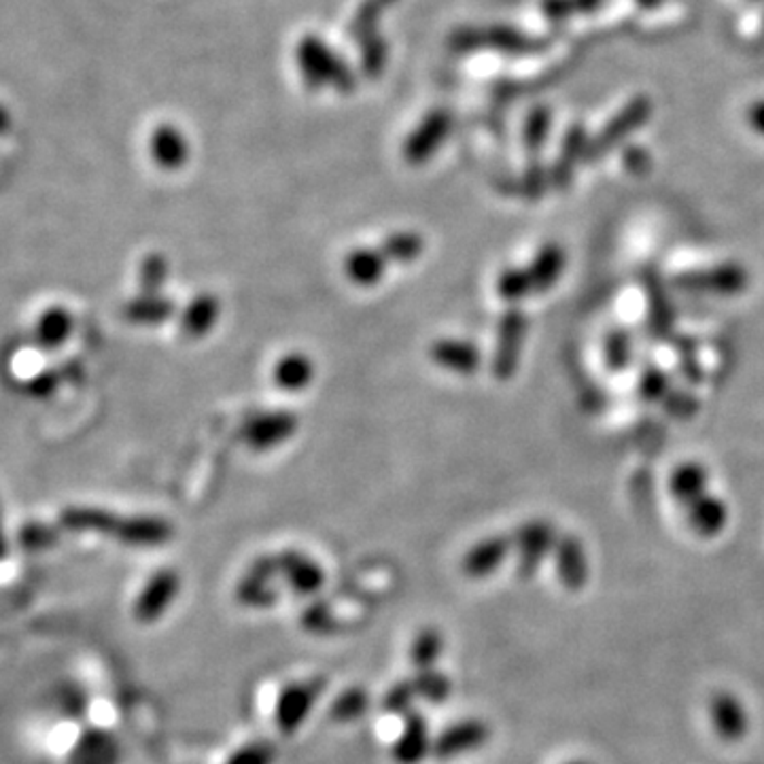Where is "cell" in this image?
<instances>
[{
  "mask_svg": "<svg viewBox=\"0 0 764 764\" xmlns=\"http://www.w3.org/2000/svg\"><path fill=\"white\" fill-rule=\"evenodd\" d=\"M181 593V575L177 570L153 573L135 601V619L143 624L160 621Z\"/></svg>",
  "mask_w": 764,
  "mask_h": 764,
  "instance_id": "cell-9",
  "label": "cell"
},
{
  "mask_svg": "<svg viewBox=\"0 0 764 764\" xmlns=\"http://www.w3.org/2000/svg\"><path fill=\"white\" fill-rule=\"evenodd\" d=\"M728 521L726 506L712 495H703L688 506V523L701 537H714Z\"/></svg>",
  "mask_w": 764,
  "mask_h": 764,
  "instance_id": "cell-24",
  "label": "cell"
},
{
  "mask_svg": "<svg viewBox=\"0 0 764 764\" xmlns=\"http://www.w3.org/2000/svg\"><path fill=\"white\" fill-rule=\"evenodd\" d=\"M710 720H712V726H714L717 737L722 741H730V743L743 739L748 733V724H750L741 701L726 690H717L712 695Z\"/></svg>",
  "mask_w": 764,
  "mask_h": 764,
  "instance_id": "cell-16",
  "label": "cell"
},
{
  "mask_svg": "<svg viewBox=\"0 0 764 764\" xmlns=\"http://www.w3.org/2000/svg\"><path fill=\"white\" fill-rule=\"evenodd\" d=\"M277 748L270 741H251L239 748L226 764H275Z\"/></svg>",
  "mask_w": 764,
  "mask_h": 764,
  "instance_id": "cell-38",
  "label": "cell"
},
{
  "mask_svg": "<svg viewBox=\"0 0 764 764\" xmlns=\"http://www.w3.org/2000/svg\"><path fill=\"white\" fill-rule=\"evenodd\" d=\"M4 555V537H2V526H0V559Z\"/></svg>",
  "mask_w": 764,
  "mask_h": 764,
  "instance_id": "cell-47",
  "label": "cell"
},
{
  "mask_svg": "<svg viewBox=\"0 0 764 764\" xmlns=\"http://www.w3.org/2000/svg\"><path fill=\"white\" fill-rule=\"evenodd\" d=\"M708 480L710 474L701 463H684L673 472L668 488H671V495L688 508L692 501L705 495Z\"/></svg>",
  "mask_w": 764,
  "mask_h": 764,
  "instance_id": "cell-27",
  "label": "cell"
},
{
  "mask_svg": "<svg viewBox=\"0 0 764 764\" xmlns=\"http://www.w3.org/2000/svg\"><path fill=\"white\" fill-rule=\"evenodd\" d=\"M173 535V525L160 517H119V525L113 537L132 548H160L170 542Z\"/></svg>",
  "mask_w": 764,
  "mask_h": 764,
  "instance_id": "cell-15",
  "label": "cell"
},
{
  "mask_svg": "<svg viewBox=\"0 0 764 764\" xmlns=\"http://www.w3.org/2000/svg\"><path fill=\"white\" fill-rule=\"evenodd\" d=\"M326 690L323 677L293 682L283 688L275 708V722L283 735H293L310 716L319 695Z\"/></svg>",
  "mask_w": 764,
  "mask_h": 764,
  "instance_id": "cell-5",
  "label": "cell"
},
{
  "mask_svg": "<svg viewBox=\"0 0 764 764\" xmlns=\"http://www.w3.org/2000/svg\"><path fill=\"white\" fill-rule=\"evenodd\" d=\"M73 328H75L73 315L62 306H53L41 315L37 323V340L46 348H58L71 338Z\"/></svg>",
  "mask_w": 764,
  "mask_h": 764,
  "instance_id": "cell-28",
  "label": "cell"
},
{
  "mask_svg": "<svg viewBox=\"0 0 764 764\" xmlns=\"http://www.w3.org/2000/svg\"><path fill=\"white\" fill-rule=\"evenodd\" d=\"M491 739V728L486 722L472 717V720H461L450 726H446L435 739H433V756L440 761H453L466 754L478 752L486 746Z\"/></svg>",
  "mask_w": 764,
  "mask_h": 764,
  "instance_id": "cell-8",
  "label": "cell"
},
{
  "mask_svg": "<svg viewBox=\"0 0 764 764\" xmlns=\"http://www.w3.org/2000/svg\"><path fill=\"white\" fill-rule=\"evenodd\" d=\"M297 417L289 410H272L255 415L246 421L242 437L253 450H270L285 444L297 431Z\"/></svg>",
  "mask_w": 764,
  "mask_h": 764,
  "instance_id": "cell-10",
  "label": "cell"
},
{
  "mask_svg": "<svg viewBox=\"0 0 764 764\" xmlns=\"http://www.w3.org/2000/svg\"><path fill=\"white\" fill-rule=\"evenodd\" d=\"M750 285V275L737 264H722L701 272H686L673 279V286L684 293L737 295Z\"/></svg>",
  "mask_w": 764,
  "mask_h": 764,
  "instance_id": "cell-7",
  "label": "cell"
},
{
  "mask_svg": "<svg viewBox=\"0 0 764 764\" xmlns=\"http://www.w3.org/2000/svg\"><path fill=\"white\" fill-rule=\"evenodd\" d=\"M444 654V635L435 626H425L417 633L410 648V661L417 671L433 668L437 659Z\"/></svg>",
  "mask_w": 764,
  "mask_h": 764,
  "instance_id": "cell-30",
  "label": "cell"
},
{
  "mask_svg": "<svg viewBox=\"0 0 764 764\" xmlns=\"http://www.w3.org/2000/svg\"><path fill=\"white\" fill-rule=\"evenodd\" d=\"M555 568L559 582L568 590H582L588 582L590 568H588V557L584 550V544L575 535H563L557 539L555 546Z\"/></svg>",
  "mask_w": 764,
  "mask_h": 764,
  "instance_id": "cell-14",
  "label": "cell"
},
{
  "mask_svg": "<svg viewBox=\"0 0 764 764\" xmlns=\"http://www.w3.org/2000/svg\"><path fill=\"white\" fill-rule=\"evenodd\" d=\"M279 559V570L285 577L289 588L300 595V597H315L323 584H326V573L315 563L310 557H306L300 550H285L277 555Z\"/></svg>",
  "mask_w": 764,
  "mask_h": 764,
  "instance_id": "cell-13",
  "label": "cell"
},
{
  "mask_svg": "<svg viewBox=\"0 0 764 764\" xmlns=\"http://www.w3.org/2000/svg\"><path fill=\"white\" fill-rule=\"evenodd\" d=\"M646 117H648V102L639 100V102L631 104L628 109H624L621 115L601 132L597 144H595L593 149H588V151H595V153H593L595 157L603 155L610 147L621 143L622 139H624L628 132H633L635 128H639V126L646 122Z\"/></svg>",
  "mask_w": 764,
  "mask_h": 764,
  "instance_id": "cell-25",
  "label": "cell"
},
{
  "mask_svg": "<svg viewBox=\"0 0 764 764\" xmlns=\"http://www.w3.org/2000/svg\"><path fill=\"white\" fill-rule=\"evenodd\" d=\"M60 384V374L55 372H43L39 374L35 381L28 384V391L35 395V397H49Z\"/></svg>",
  "mask_w": 764,
  "mask_h": 764,
  "instance_id": "cell-44",
  "label": "cell"
},
{
  "mask_svg": "<svg viewBox=\"0 0 764 764\" xmlns=\"http://www.w3.org/2000/svg\"><path fill=\"white\" fill-rule=\"evenodd\" d=\"M624 162L633 173H644L648 166V155L639 149H631V153L624 155Z\"/></svg>",
  "mask_w": 764,
  "mask_h": 764,
  "instance_id": "cell-45",
  "label": "cell"
},
{
  "mask_svg": "<svg viewBox=\"0 0 764 764\" xmlns=\"http://www.w3.org/2000/svg\"><path fill=\"white\" fill-rule=\"evenodd\" d=\"M565 764H590V763H588V761H570V763H565Z\"/></svg>",
  "mask_w": 764,
  "mask_h": 764,
  "instance_id": "cell-48",
  "label": "cell"
},
{
  "mask_svg": "<svg viewBox=\"0 0 764 764\" xmlns=\"http://www.w3.org/2000/svg\"><path fill=\"white\" fill-rule=\"evenodd\" d=\"M673 326V310L667 297L663 293H657L652 297V308H650V330L654 335H667Z\"/></svg>",
  "mask_w": 764,
  "mask_h": 764,
  "instance_id": "cell-41",
  "label": "cell"
},
{
  "mask_svg": "<svg viewBox=\"0 0 764 764\" xmlns=\"http://www.w3.org/2000/svg\"><path fill=\"white\" fill-rule=\"evenodd\" d=\"M277 575H281L279 570V559L277 557H259L255 559L246 572L242 573L239 584H237V601L244 608L253 610H266L279 603L281 593L275 584Z\"/></svg>",
  "mask_w": 764,
  "mask_h": 764,
  "instance_id": "cell-2",
  "label": "cell"
},
{
  "mask_svg": "<svg viewBox=\"0 0 764 764\" xmlns=\"http://www.w3.org/2000/svg\"><path fill=\"white\" fill-rule=\"evenodd\" d=\"M219 313V300L213 293H200L183 308L179 317V328L188 338H202L215 328Z\"/></svg>",
  "mask_w": 764,
  "mask_h": 764,
  "instance_id": "cell-21",
  "label": "cell"
},
{
  "mask_svg": "<svg viewBox=\"0 0 764 764\" xmlns=\"http://www.w3.org/2000/svg\"><path fill=\"white\" fill-rule=\"evenodd\" d=\"M415 699H419L417 688H415V679H412V677H410V679H402V682L393 684V686L386 690V695H384V699H382V710H384L386 714L406 716V714L412 712L410 708H412Z\"/></svg>",
  "mask_w": 764,
  "mask_h": 764,
  "instance_id": "cell-34",
  "label": "cell"
},
{
  "mask_svg": "<svg viewBox=\"0 0 764 764\" xmlns=\"http://www.w3.org/2000/svg\"><path fill=\"white\" fill-rule=\"evenodd\" d=\"M512 550V537L491 535L474 544L463 557V572L474 580H482L497 572Z\"/></svg>",
  "mask_w": 764,
  "mask_h": 764,
  "instance_id": "cell-18",
  "label": "cell"
},
{
  "mask_svg": "<svg viewBox=\"0 0 764 764\" xmlns=\"http://www.w3.org/2000/svg\"><path fill=\"white\" fill-rule=\"evenodd\" d=\"M431 361L444 370H450L459 377H472L482 366V355L476 344L457 338H444L433 342Z\"/></svg>",
  "mask_w": 764,
  "mask_h": 764,
  "instance_id": "cell-17",
  "label": "cell"
},
{
  "mask_svg": "<svg viewBox=\"0 0 764 764\" xmlns=\"http://www.w3.org/2000/svg\"><path fill=\"white\" fill-rule=\"evenodd\" d=\"M748 115H750L752 128H754L759 135H764V100L763 102H759V104H754Z\"/></svg>",
  "mask_w": 764,
  "mask_h": 764,
  "instance_id": "cell-46",
  "label": "cell"
},
{
  "mask_svg": "<svg viewBox=\"0 0 764 764\" xmlns=\"http://www.w3.org/2000/svg\"><path fill=\"white\" fill-rule=\"evenodd\" d=\"M381 251L393 264H412L425 251V239L417 232H393L382 240Z\"/></svg>",
  "mask_w": 764,
  "mask_h": 764,
  "instance_id": "cell-29",
  "label": "cell"
},
{
  "mask_svg": "<svg viewBox=\"0 0 764 764\" xmlns=\"http://www.w3.org/2000/svg\"><path fill=\"white\" fill-rule=\"evenodd\" d=\"M497 293L510 304H517L526 295L535 293L529 268H506L497 279Z\"/></svg>",
  "mask_w": 764,
  "mask_h": 764,
  "instance_id": "cell-33",
  "label": "cell"
},
{
  "mask_svg": "<svg viewBox=\"0 0 764 764\" xmlns=\"http://www.w3.org/2000/svg\"><path fill=\"white\" fill-rule=\"evenodd\" d=\"M315 379V364L304 353H289L275 366V382L286 391L297 393Z\"/></svg>",
  "mask_w": 764,
  "mask_h": 764,
  "instance_id": "cell-26",
  "label": "cell"
},
{
  "mask_svg": "<svg viewBox=\"0 0 764 764\" xmlns=\"http://www.w3.org/2000/svg\"><path fill=\"white\" fill-rule=\"evenodd\" d=\"M550 130V113L546 109H535L525 126V143L531 151H537L542 144L546 143Z\"/></svg>",
  "mask_w": 764,
  "mask_h": 764,
  "instance_id": "cell-40",
  "label": "cell"
},
{
  "mask_svg": "<svg viewBox=\"0 0 764 764\" xmlns=\"http://www.w3.org/2000/svg\"><path fill=\"white\" fill-rule=\"evenodd\" d=\"M546 186H548V175L542 166H533L526 170L525 181H523V193L526 198L531 200L539 198L546 191Z\"/></svg>",
  "mask_w": 764,
  "mask_h": 764,
  "instance_id": "cell-43",
  "label": "cell"
},
{
  "mask_svg": "<svg viewBox=\"0 0 764 764\" xmlns=\"http://www.w3.org/2000/svg\"><path fill=\"white\" fill-rule=\"evenodd\" d=\"M412 679H415V688H417L419 699L428 701L431 705L446 703L453 692V684H450L448 675L437 668L417 671V675Z\"/></svg>",
  "mask_w": 764,
  "mask_h": 764,
  "instance_id": "cell-31",
  "label": "cell"
},
{
  "mask_svg": "<svg viewBox=\"0 0 764 764\" xmlns=\"http://www.w3.org/2000/svg\"><path fill=\"white\" fill-rule=\"evenodd\" d=\"M526 323L525 313L521 308H510L504 313L499 319L497 328V346L493 355V377L497 381H510L521 364V353H523V342H525Z\"/></svg>",
  "mask_w": 764,
  "mask_h": 764,
  "instance_id": "cell-4",
  "label": "cell"
},
{
  "mask_svg": "<svg viewBox=\"0 0 764 764\" xmlns=\"http://www.w3.org/2000/svg\"><path fill=\"white\" fill-rule=\"evenodd\" d=\"M557 546V531L550 521H529L512 535V548L517 550L519 559V575L529 580L539 570L542 561L555 552Z\"/></svg>",
  "mask_w": 764,
  "mask_h": 764,
  "instance_id": "cell-6",
  "label": "cell"
},
{
  "mask_svg": "<svg viewBox=\"0 0 764 764\" xmlns=\"http://www.w3.org/2000/svg\"><path fill=\"white\" fill-rule=\"evenodd\" d=\"M565 264H568V255H565L563 246L555 244V242L544 244L537 251V255L533 257V262L526 266L535 293H544L555 285L561 279Z\"/></svg>",
  "mask_w": 764,
  "mask_h": 764,
  "instance_id": "cell-22",
  "label": "cell"
},
{
  "mask_svg": "<svg viewBox=\"0 0 764 764\" xmlns=\"http://www.w3.org/2000/svg\"><path fill=\"white\" fill-rule=\"evenodd\" d=\"M300 621H302L304 631H308L313 635H332V633H335V626H338L334 621V614H332V608L326 601H321V599L313 601L302 612Z\"/></svg>",
  "mask_w": 764,
  "mask_h": 764,
  "instance_id": "cell-36",
  "label": "cell"
},
{
  "mask_svg": "<svg viewBox=\"0 0 764 764\" xmlns=\"http://www.w3.org/2000/svg\"><path fill=\"white\" fill-rule=\"evenodd\" d=\"M168 272H170L168 259L162 253H149L141 264V277H139L143 293L149 295L160 293V289L168 279Z\"/></svg>",
  "mask_w": 764,
  "mask_h": 764,
  "instance_id": "cell-35",
  "label": "cell"
},
{
  "mask_svg": "<svg viewBox=\"0 0 764 764\" xmlns=\"http://www.w3.org/2000/svg\"><path fill=\"white\" fill-rule=\"evenodd\" d=\"M153 162L164 170L181 168L190 157V144L175 126H160L149 141Z\"/></svg>",
  "mask_w": 764,
  "mask_h": 764,
  "instance_id": "cell-20",
  "label": "cell"
},
{
  "mask_svg": "<svg viewBox=\"0 0 764 764\" xmlns=\"http://www.w3.org/2000/svg\"><path fill=\"white\" fill-rule=\"evenodd\" d=\"M433 750L430 724L419 712L406 714L404 728L391 748V756L397 764H421Z\"/></svg>",
  "mask_w": 764,
  "mask_h": 764,
  "instance_id": "cell-12",
  "label": "cell"
},
{
  "mask_svg": "<svg viewBox=\"0 0 764 764\" xmlns=\"http://www.w3.org/2000/svg\"><path fill=\"white\" fill-rule=\"evenodd\" d=\"M177 313L175 302L160 293H143L124 306V317L135 326H162Z\"/></svg>",
  "mask_w": 764,
  "mask_h": 764,
  "instance_id": "cell-23",
  "label": "cell"
},
{
  "mask_svg": "<svg viewBox=\"0 0 764 764\" xmlns=\"http://www.w3.org/2000/svg\"><path fill=\"white\" fill-rule=\"evenodd\" d=\"M389 259L384 257L381 249L359 246L348 251L344 259V272L351 283L359 286L379 285L386 272Z\"/></svg>",
  "mask_w": 764,
  "mask_h": 764,
  "instance_id": "cell-19",
  "label": "cell"
},
{
  "mask_svg": "<svg viewBox=\"0 0 764 764\" xmlns=\"http://www.w3.org/2000/svg\"><path fill=\"white\" fill-rule=\"evenodd\" d=\"M391 2H395V0H364V4L359 7V11L353 20V26H351V35L361 48L364 71L368 77H379L384 68L386 48L377 33V24L381 20L382 11Z\"/></svg>",
  "mask_w": 764,
  "mask_h": 764,
  "instance_id": "cell-3",
  "label": "cell"
},
{
  "mask_svg": "<svg viewBox=\"0 0 764 764\" xmlns=\"http://www.w3.org/2000/svg\"><path fill=\"white\" fill-rule=\"evenodd\" d=\"M637 389H639V395L644 399L657 402V399H665L667 397V393L671 391V382H668V377L663 370L650 366L639 377V386Z\"/></svg>",
  "mask_w": 764,
  "mask_h": 764,
  "instance_id": "cell-39",
  "label": "cell"
},
{
  "mask_svg": "<svg viewBox=\"0 0 764 764\" xmlns=\"http://www.w3.org/2000/svg\"><path fill=\"white\" fill-rule=\"evenodd\" d=\"M633 359V342L624 332H612L606 340V361L614 372H622Z\"/></svg>",
  "mask_w": 764,
  "mask_h": 764,
  "instance_id": "cell-37",
  "label": "cell"
},
{
  "mask_svg": "<svg viewBox=\"0 0 764 764\" xmlns=\"http://www.w3.org/2000/svg\"><path fill=\"white\" fill-rule=\"evenodd\" d=\"M370 708V697L364 688H348L344 690L340 697H335L332 708H330V716L335 722H342V724H348V722H355L359 717L366 716Z\"/></svg>",
  "mask_w": 764,
  "mask_h": 764,
  "instance_id": "cell-32",
  "label": "cell"
},
{
  "mask_svg": "<svg viewBox=\"0 0 764 764\" xmlns=\"http://www.w3.org/2000/svg\"><path fill=\"white\" fill-rule=\"evenodd\" d=\"M665 402H667L668 412L673 417H677V419H688L699 408V402L692 395H688V393H671L668 391Z\"/></svg>",
  "mask_w": 764,
  "mask_h": 764,
  "instance_id": "cell-42",
  "label": "cell"
},
{
  "mask_svg": "<svg viewBox=\"0 0 764 764\" xmlns=\"http://www.w3.org/2000/svg\"><path fill=\"white\" fill-rule=\"evenodd\" d=\"M453 126V115L444 109L431 111L421 126L404 143V160L410 164H423L446 141Z\"/></svg>",
  "mask_w": 764,
  "mask_h": 764,
  "instance_id": "cell-11",
  "label": "cell"
},
{
  "mask_svg": "<svg viewBox=\"0 0 764 764\" xmlns=\"http://www.w3.org/2000/svg\"><path fill=\"white\" fill-rule=\"evenodd\" d=\"M297 64L310 90L326 88L328 84H332L338 92H344V94L355 90V77L348 71V66L342 60H338L330 48L321 43L317 37H306L300 43Z\"/></svg>",
  "mask_w": 764,
  "mask_h": 764,
  "instance_id": "cell-1",
  "label": "cell"
}]
</instances>
